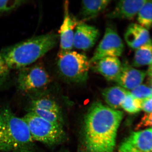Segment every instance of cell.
<instances>
[{"label": "cell", "mask_w": 152, "mask_h": 152, "mask_svg": "<svg viewBox=\"0 0 152 152\" xmlns=\"http://www.w3.org/2000/svg\"><path fill=\"white\" fill-rule=\"evenodd\" d=\"M93 64V70L109 81L115 82L121 69L122 63L117 57H105Z\"/></svg>", "instance_id": "12"}, {"label": "cell", "mask_w": 152, "mask_h": 152, "mask_svg": "<svg viewBox=\"0 0 152 152\" xmlns=\"http://www.w3.org/2000/svg\"><path fill=\"white\" fill-rule=\"evenodd\" d=\"M46 90L28 95L29 99V107L46 110L61 114L58 104L48 95Z\"/></svg>", "instance_id": "14"}, {"label": "cell", "mask_w": 152, "mask_h": 152, "mask_svg": "<svg viewBox=\"0 0 152 152\" xmlns=\"http://www.w3.org/2000/svg\"><path fill=\"white\" fill-rule=\"evenodd\" d=\"M90 66L89 60L85 54L72 50H60L58 54V72L69 83L83 84L86 82Z\"/></svg>", "instance_id": "4"}, {"label": "cell", "mask_w": 152, "mask_h": 152, "mask_svg": "<svg viewBox=\"0 0 152 152\" xmlns=\"http://www.w3.org/2000/svg\"><path fill=\"white\" fill-rule=\"evenodd\" d=\"M123 112L100 102L93 104L85 119V145L88 152H113Z\"/></svg>", "instance_id": "1"}, {"label": "cell", "mask_w": 152, "mask_h": 152, "mask_svg": "<svg viewBox=\"0 0 152 152\" xmlns=\"http://www.w3.org/2000/svg\"><path fill=\"white\" fill-rule=\"evenodd\" d=\"M152 126V113L146 114L142 118L141 121L138 126V128Z\"/></svg>", "instance_id": "25"}, {"label": "cell", "mask_w": 152, "mask_h": 152, "mask_svg": "<svg viewBox=\"0 0 152 152\" xmlns=\"http://www.w3.org/2000/svg\"><path fill=\"white\" fill-rule=\"evenodd\" d=\"M99 30L84 22H78L74 34L73 47L87 51L94 46L99 37Z\"/></svg>", "instance_id": "8"}, {"label": "cell", "mask_w": 152, "mask_h": 152, "mask_svg": "<svg viewBox=\"0 0 152 152\" xmlns=\"http://www.w3.org/2000/svg\"><path fill=\"white\" fill-rule=\"evenodd\" d=\"M11 70L0 53V90L7 88L10 84Z\"/></svg>", "instance_id": "21"}, {"label": "cell", "mask_w": 152, "mask_h": 152, "mask_svg": "<svg viewBox=\"0 0 152 152\" xmlns=\"http://www.w3.org/2000/svg\"><path fill=\"white\" fill-rule=\"evenodd\" d=\"M124 39L128 46L136 50L152 41L148 30L134 23L128 27L125 32Z\"/></svg>", "instance_id": "13"}, {"label": "cell", "mask_w": 152, "mask_h": 152, "mask_svg": "<svg viewBox=\"0 0 152 152\" xmlns=\"http://www.w3.org/2000/svg\"><path fill=\"white\" fill-rule=\"evenodd\" d=\"M64 10V20L59 30L60 50L70 51L74 48V30L78 22L70 14L68 1L65 2Z\"/></svg>", "instance_id": "9"}, {"label": "cell", "mask_w": 152, "mask_h": 152, "mask_svg": "<svg viewBox=\"0 0 152 152\" xmlns=\"http://www.w3.org/2000/svg\"></svg>", "instance_id": "30"}, {"label": "cell", "mask_w": 152, "mask_h": 152, "mask_svg": "<svg viewBox=\"0 0 152 152\" xmlns=\"http://www.w3.org/2000/svg\"><path fill=\"white\" fill-rule=\"evenodd\" d=\"M141 109L148 113H152V97L142 100Z\"/></svg>", "instance_id": "26"}, {"label": "cell", "mask_w": 152, "mask_h": 152, "mask_svg": "<svg viewBox=\"0 0 152 152\" xmlns=\"http://www.w3.org/2000/svg\"><path fill=\"white\" fill-rule=\"evenodd\" d=\"M128 91L119 86L109 87L102 91V95L106 103L111 108L118 110L121 107Z\"/></svg>", "instance_id": "16"}, {"label": "cell", "mask_w": 152, "mask_h": 152, "mask_svg": "<svg viewBox=\"0 0 152 152\" xmlns=\"http://www.w3.org/2000/svg\"><path fill=\"white\" fill-rule=\"evenodd\" d=\"M23 118L34 142L52 146L61 143L64 140L65 133L62 125L49 122L30 112Z\"/></svg>", "instance_id": "5"}, {"label": "cell", "mask_w": 152, "mask_h": 152, "mask_svg": "<svg viewBox=\"0 0 152 152\" xmlns=\"http://www.w3.org/2000/svg\"><path fill=\"white\" fill-rule=\"evenodd\" d=\"M137 21L146 29L152 28V1H147L137 14Z\"/></svg>", "instance_id": "18"}, {"label": "cell", "mask_w": 152, "mask_h": 152, "mask_svg": "<svg viewBox=\"0 0 152 152\" xmlns=\"http://www.w3.org/2000/svg\"><path fill=\"white\" fill-rule=\"evenodd\" d=\"M147 75H148V77L150 82H151L152 85V68L151 67V66L149 67L148 72H147Z\"/></svg>", "instance_id": "27"}, {"label": "cell", "mask_w": 152, "mask_h": 152, "mask_svg": "<svg viewBox=\"0 0 152 152\" xmlns=\"http://www.w3.org/2000/svg\"><path fill=\"white\" fill-rule=\"evenodd\" d=\"M58 39V34L49 33L4 48L0 53L11 70H20L34 64L55 48Z\"/></svg>", "instance_id": "2"}, {"label": "cell", "mask_w": 152, "mask_h": 152, "mask_svg": "<svg viewBox=\"0 0 152 152\" xmlns=\"http://www.w3.org/2000/svg\"><path fill=\"white\" fill-rule=\"evenodd\" d=\"M0 152H38L25 120L8 107L0 112Z\"/></svg>", "instance_id": "3"}, {"label": "cell", "mask_w": 152, "mask_h": 152, "mask_svg": "<svg viewBox=\"0 0 152 152\" xmlns=\"http://www.w3.org/2000/svg\"><path fill=\"white\" fill-rule=\"evenodd\" d=\"M151 90H152V88H151Z\"/></svg>", "instance_id": "29"}, {"label": "cell", "mask_w": 152, "mask_h": 152, "mask_svg": "<svg viewBox=\"0 0 152 152\" xmlns=\"http://www.w3.org/2000/svg\"><path fill=\"white\" fill-rule=\"evenodd\" d=\"M147 1L123 0L118 2L115 9L107 14L108 19H126L132 20L138 13Z\"/></svg>", "instance_id": "11"}, {"label": "cell", "mask_w": 152, "mask_h": 152, "mask_svg": "<svg viewBox=\"0 0 152 152\" xmlns=\"http://www.w3.org/2000/svg\"><path fill=\"white\" fill-rule=\"evenodd\" d=\"M50 82V77L45 69L40 64H33L19 70L17 88L28 95L46 91Z\"/></svg>", "instance_id": "6"}, {"label": "cell", "mask_w": 152, "mask_h": 152, "mask_svg": "<svg viewBox=\"0 0 152 152\" xmlns=\"http://www.w3.org/2000/svg\"><path fill=\"white\" fill-rule=\"evenodd\" d=\"M141 101L134 97L130 92L128 91L121 107L129 113H137L141 110Z\"/></svg>", "instance_id": "19"}, {"label": "cell", "mask_w": 152, "mask_h": 152, "mask_svg": "<svg viewBox=\"0 0 152 152\" xmlns=\"http://www.w3.org/2000/svg\"><path fill=\"white\" fill-rule=\"evenodd\" d=\"M27 2L25 1H0V17L4 14L8 13L16 10Z\"/></svg>", "instance_id": "22"}, {"label": "cell", "mask_w": 152, "mask_h": 152, "mask_svg": "<svg viewBox=\"0 0 152 152\" xmlns=\"http://www.w3.org/2000/svg\"><path fill=\"white\" fill-rule=\"evenodd\" d=\"M146 75L145 71L133 68L124 61L122 64L119 75L115 82L125 89L132 90L141 85Z\"/></svg>", "instance_id": "10"}, {"label": "cell", "mask_w": 152, "mask_h": 152, "mask_svg": "<svg viewBox=\"0 0 152 152\" xmlns=\"http://www.w3.org/2000/svg\"><path fill=\"white\" fill-rule=\"evenodd\" d=\"M118 152H149L134 146L124 141L119 148Z\"/></svg>", "instance_id": "24"}, {"label": "cell", "mask_w": 152, "mask_h": 152, "mask_svg": "<svg viewBox=\"0 0 152 152\" xmlns=\"http://www.w3.org/2000/svg\"><path fill=\"white\" fill-rule=\"evenodd\" d=\"M152 65V41L136 50L132 63L136 67Z\"/></svg>", "instance_id": "17"}, {"label": "cell", "mask_w": 152, "mask_h": 152, "mask_svg": "<svg viewBox=\"0 0 152 152\" xmlns=\"http://www.w3.org/2000/svg\"><path fill=\"white\" fill-rule=\"evenodd\" d=\"M110 2V0L82 1L80 13L82 22L89 20L97 17L105 10Z\"/></svg>", "instance_id": "15"}, {"label": "cell", "mask_w": 152, "mask_h": 152, "mask_svg": "<svg viewBox=\"0 0 152 152\" xmlns=\"http://www.w3.org/2000/svg\"><path fill=\"white\" fill-rule=\"evenodd\" d=\"M150 66H151V67L152 68V65Z\"/></svg>", "instance_id": "28"}, {"label": "cell", "mask_w": 152, "mask_h": 152, "mask_svg": "<svg viewBox=\"0 0 152 152\" xmlns=\"http://www.w3.org/2000/svg\"><path fill=\"white\" fill-rule=\"evenodd\" d=\"M28 112H31L38 116L50 122L62 125L63 119L61 114L46 110L32 107H29Z\"/></svg>", "instance_id": "20"}, {"label": "cell", "mask_w": 152, "mask_h": 152, "mask_svg": "<svg viewBox=\"0 0 152 152\" xmlns=\"http://www.w3.org/2000/svg\"><path fill=\"white\" fill-rule=\"evenodd\" d=\"M124 50V45L116 30L112 26H108L106 28L102 39L89 60L90 65L105 57L118 58L122 55Z\"/></svg>", "instance_id": "7"}, {"label": "cell", "mask_w": 152, "mask_h": 152, "mask_svg": "<svg viewBox=\"0 0 152 152\" xmlns=\"http://www.w3.org/2000/svg\"><path fill=\"white\" fill-rule=\"evenodd\" d=\"M130 93L134 97L140 100L152 97L151 88L145 85H140Z\"/></svg>", "instance_id": "23"}]
</instances>
